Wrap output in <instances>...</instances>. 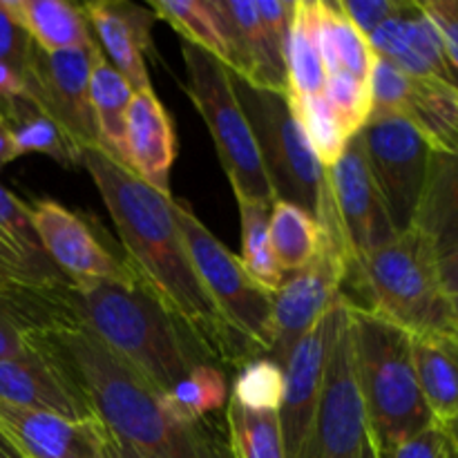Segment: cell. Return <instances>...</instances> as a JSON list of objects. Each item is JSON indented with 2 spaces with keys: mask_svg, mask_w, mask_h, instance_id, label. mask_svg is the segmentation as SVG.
<instances>
[{
  "mask_svg": "<svg viewBox=\"0 0 458 458\" xmlns=\"http://www.w3.org/2000/svg\"><path fill=\"white\" fill-rule=\"evenodd\" d=\"M81 165L101 192L130 267L204 344L215 365L224 371L240 369L249 360L264 358L222 316L201 284L174 217L173 197L161 195L98 148L81 150Z\"/></svg>",
  "mask_w": 458,
  "mask_h": 458,
  "instance_id": "1",
  "label": "cell"
},
{
  "mask_svg": "<svg viewBox=\"0 0 458 458\" xmlns=\"http://www.w3.org/2000/svg\"><path fill=\"white\" fill-rule=\"evenodd\" d=\"M70 365L94 403L97 416L116 438L146 458H233L228 438L206 420H186L85 327L34 335Z\"/></svg>",
  "mask_w": 458,
  "mask_h": 458,
  "instance_id": "2",
  "label": "cell"
},
{
  "mask_svg": "<svg viewBox=\"0 0 458 458\" xmlns=\"http://www.w3.org/2000/svg\"><path fill=\"white\" fill-rule=\"evenodd\" d=\"M81 327L168 394L201 365H215L204 344L137 276L132 284L72 286Z\"/></svg>",
  "mask_w": 458,
  "mask_h": 458,
  "instance_id": "3",
  "label": "cell"
},
{
  "mask_svg": "<svg viewBox=\"0 0 458 458\" xmlns=\"http://www.w3.org/2000/svg\"><path fill=\"white\" fill-rule=\"evenodd\" d=\"M349 327L367 428L380 450L437 423L416 378L411 334L365 309H349Z\"/></svg>",
  "mask_w": 458,
  "mask_h": 458,
  "instance_id": "4",
  "label": "cell"
},
{
  "mask_svg": "<svg viewBox=\"0 0 458 458\" xmlns=\"http://www.w3.org/2000/svg\"><path fill=\"white\" fill-rule=\"evenodd\" d=\"M349 284L362 298L358 309L387 318L407 334H456L438 255L419 228L401 233L360 262H352L344 286Z\"/></svg>",
  "mask_w": 458,
  "mask_h": 458,
  "instance_id": "5",
  "label": "cell"
},
{
  "mask_svg": "<svg viewBox=\"0 0 458 458\" xmlns=\"http://www.w3.org/2000/svg\"><path fill=\"white\" fill-rule=\"evenodd\" d=\"M186 92L208 125L222 168L237 199L273 208L276 192L264 173L253 130L231 81V70L204 49L182 40Z\"/></svg>",
  "mask_w": 458,
  "mask_h": 458,
  "instance_id": "6",
  "label": "cell"
},
{
  "mask_svg": "<svg viewBox=\"0 0 458 458\" xmlns=\"http://www.w3.org/2000/svg\"><path fill=\"white\" fill-rule=\"evenodd\" d=\"M231 81L253 130L276 199L300 206L316 217L329 182L291 110L289 97L255 88L233 72Z\"/></svg>",
  "mask_w": 458,
  "mask_h": 458,
  "instance_id": "7",
  "label": "cell"
},
{
  "mask_svg": "<svg viewBox=\"0 0 458 458\" xmlns=\"http://www.w3.org/2000/svg\"><path fill=\"white\" fill-rule=\"evenodd\" d=\"M316 219L320 224L318 255L307 268L286 276L282 289L273 295V347L267 358L282 369L295 344L340 300L353 259L329 186Z\"/></svg>",
  "mask_w": 458,
  "mask_h": 458,
  "instance_id": "8",
  "label": "cell"
},
{
  "mask_svg": "<svg viewBox=\"0 0 458 458\" xmlns=\"http://www.w3.org/2000/svg\"><path fill=\"white\" fill-rule=\"evenodd\" d=\"M195 271L222 316L267 358L273 347V293L255 284L233 255L186 204L173 199Z\"/></svg>",
  "mask_w": 458,
  "mask_h": 458,
  "instance_id": "9",
  "label": "cell"
},
{
  "mask_svg": "<svg viewBox=\"0 0 458 458\" xmlns=\"http://www.w3.org/2000/svg\"><path fill=\"white\" fill-rule=\"evenodd\" d=\"M358 134L389 222L401 235L414 226L432 148L403 116L369 119Z\"/></svg>",
  "mask_w": 458,
  "mask_h": 458,
  "instance_id": "10",
  "label": "cell"
},
{
  "mask_svg": "<svg viewBox=\"0 0 458 458\" xmlns=\"http://www.w3.org/2000/svg\"><path fill=\"white\" fill-rule=\"evenodd\" d=\"M98 49L97 43L49 54L34 45L25 70V98L56 121L79 150L101 148L89 101V74Z\"/></svg>",
  "mask_w": 458,
  "mask_h": 458,
  "instance_id": "11",
  "label": "cell"
},
{
  "mask_svg": "<svg viewBox=\"0 0 458 458\" xmlns=\"http://www.w3.org/2000/svg\"><path fill=\"white\" fill-rule=\"evenodd\" d=\"M367 414L356 383L349 316L329 353L316 416L295 458H358Z\"/></svg>",
  "mask_w": 458,
  "mask_h": 458,
  "instance_id": "12",
  "label": "cell"
},
{
  "mask_svg": "<svg viewBox=\"0 0 458 458\" xmlns=\"http://www.w3.org/2000/svg\"><path fill=\"white\" fill-rule=\"evenodd\" d=\"M31 222L40 237L45 253L65 280L74 286L94 282L132 284L137 271L125 258H116L81 215L72 213L56 201H36Z\"/></svg>",
  "mask_w": 458,
  "mask_h": 458,
  "instance_id": "13",
  "label": "cell"
},
{
  "mask_svg": "<svg viewBox=\"0 0 458 458\" xmlns=\"http://www.w3.org/2000/svg\"><path fill=\"white\" fill-rule=\"evenodd\" d=\"M27 344V356L0 358V401L74 420L94 419L92 398L70 365L40 338H30Z\"/></svg>",
  "mask_w": 458,
  "mask_h": 458,
  "instance_id": "14",
  "label": "cell"
},
{
  "mask_svg": "<svg viewBox=\"0 0 458 458\" xmlns=\"http://www.w3.org/2000/svg\"><path fill=\"white\" fill-rule=\"evenodd\" d=\"M349 316L343 298L320 318L316 327L300 340L284 362V398L280 407V425L286 458H295L316 416L325 387L327 362L335 338Z\"/></svg>",
  "mask_w": 458,
  "mask_h": 458,
  "instance_id": "15",
  "label": "cell"
},
{
  "mask_svg": "<svg viewBox=\"0 0 458 458\" xmlns=\"http://www.w3.org/2000/svg\"><path fill=\"white\" fill-rule=\"evenodd\" d=\"M327 179H329L340 226L352 250V262H360L371 250L380 249L396 237L374 174L367 164L360 134L349 141L338 164L327 170Z\"/></svg>",
  "mask_w": 458,
  "mask_h": 458,
  "instance_id": "16",
  "label": "cell"
},
{
  "mask_svg": "<svg viewBox=\"0 0 458 458\" xmlns=\"http://www.w3.org/2000/svg\"><path fill=\"white\" fill-rule=\"evenodd\" d=\"M0 432L21 458H112V434L98 416L74 420L0 401Z\"/></svg>",
  "mask_w": 458,
  "mask_h": 458,
  "instance_id": "17",
  "label": "cell"
},
{
  "mask_svg": "<svg viewBox=\"0 0 458 458\" xmlns=\"http://www.w3.org/2000/svg\"><path fill=\"white\" fill-rule=\"evenodd\" d=\"M369 45L411 79L437 81L458 92V72L420 3L405 0L401 12L369 36Z\"/></svg>",
  "mask_w": 458,
  "mask_h": 458,
  "instance_id": "18",
  "label": "cell"
},
{
  "mask_svg": "<svg viewBox=\"0 0 458 458\" xmlns=\"http://www.w3.org/2000/svg\"><path fill=\"white\" fill-rule=\"evenodd\" d=\"M98 47L128 81L132 92L152 89L146 54L152 52V25L159 18L150 7L130 0H97L81 4Z\"/></svg>",
  "mask_w": 458,
  "mask_h": 458,
  "instance_id": "19",
  "label": "cell"
},
{
  "mask_svg": "<svg viewBox=\"0 0 458 458\" xmlns=\"http://www.w3.org/2000/svg\"><path fill=\"white\" fill-rule=\"evenodd\" d=\"M228 49L226 67L246 83L289 94L286 63L273 49L255 0H208Z\"/></svg>",
  "mask_w": 458,
  "mask_h": 458,
  "instance_id": "20",
  "label": "cell"
},
{
  "mask_svg": "<svg viewBox=\"0 0 458 458\" xmlns=\"http://www.w3.org/2000/svg\"><path fill=\"white\" fill-rule=\"evenodd\" d=\"M128 155L137 177L170 195V170L177 157L173 119L152 89L132 92L128 106Z\"/></svg>",
  "mask_w": 458,
  "mask_h": 458,
  "instance_id": "21",
  "label": "cell"
},
{
  "mask_svg": "<svg viewBox=\"0 0 458 458\" xmlns=\"http://www.w3.org/2000/svg\"><path fill=\"white\" fill-rule=\"evenodd\" d=\"M0 7L43 52H65L97 45L81 4L63 0H0Z\"/></svg>",
  "mask_w": 458,
  "mask_h": 458,
  "instance_id": "22",
  "label": "cell"
},
{
  "mask_svg": "<svg viewBox=\"0 0 458 458\" xmlns=\"http://www.w3.org/2000/svg\"><path fill=\"white\" fill-rule=\"evenodd\" d=\"M132 98V88L116 72L98 49L92 61L89 74V101H92L94 121L98 130V150L106 152L121 168L134 173L128 155V106Z\"/></svg>",
  "mask_w": 458,
  "mask_h": 458,
  "instance_id": "23",
  "label": "cell"
},
{
  "mask_svg": "<svg viewBox=\"0 0 458 458\" xmlns=\"http://www.w3.org/2000/svg\"><path fill=\"white\" fill-rule=\"evenodd\" d=\"M416 378L437 423L458 414V334L411 335Z\"/></svg>",
  "mask_w": 458,
  "mask_h": 458,
  "instance_id": "24",
  "label": "cell"
},
{
  "mask_svg": "<svg viewBox=\"0 0 458 458\" xmlns=\"http://www.w3.org/2000/svg\"><path fill=\"white\" fill-rule=\"evenodd\" d=\"M445 255L458 242V152H434L414 226Z\"/></svg>",
  "mask_w": 458,
  "mask_h": 458,
  "instance_id": "25",
  "label": "cell"
},
{
  "mask_svg": "<svg viewBox=\"0 0 458 458\" xmlns=\"http://www.w3.org/2000/svg\"><path fill=\"white\" fill-rule=\"evenodd\" d=\"M398 116L410 121L434 152H458V92L437 81L411 79Z\"/></svg>",
  "mask_w": 458,
  "mask_h": 458,
  "instance_id": "26",
  "label": "cell"
},
{
  "mask_svg": "<svg viewBox=\"0 0 458 458\" xmlns=\"http://www.w3.org/2000/svg\"><path fill=\"white\" fill-rule=\"evenodd\" d=\"M318 38L327 76L347 72L353 79L369 83L374 49L369 38L353 25L340 7V0H316Z\"/></svg>",
  "mask_w": 458,
  "mask_h": 458,
  "instance_id": "27",
  "label": "cell"
},
{
  "mask_svg": "<svg viewBox=\"0 0 458 458\" xmlns=\"http://www.w3.org/2000/svg\"><path fill=\"white\" fill-rule=\"evenodd\" d=\"M0 114H3L21 155L40 152L63 168L81 165V150L76 148V143L58 128L56 121L49 119L43 110H38L25 97L0 106Z\"/></svg>",
  "mask_w": 458,
  "mask_h": 458,
  "instance_id": "28",
  "label": "cell"
},
{
  "mask_svg": "<svg viewBox=\"0 0 458 458\" xmlns=\"http://www.w3.org/2000/svg\"><path fill=\"white\" fill-rule=\"evenodd\" d=\"M286 74L289 97H316L325 92L327 70L318 38L316 0H295L286 43Z\"/></svg>",
  "mask_w": 458,
  "mask_h": 458,
  "instance_id": "29",
  "label": "cell"
},
{
  "mask_svg": "<svg viewBox=\"0 0 458 458\" xmlns=\"http://www.w3.org/2000/svg\"><path fill=\"white\" fill-rule=\"evenodd\" d=\"M273 253L284 276L302 271L320 249V224L300 206L289 201H276L268 217Z\"/></svg>",
  "mask_w": 458,
  "mask_h": 458,
  "instance_id": "30",
  "label": "cell"
},
{
  "mask_svg": "<svg viewBox=\"0 0 458 458\" xmlns=\"http://www.w3.org/2000/svg\"><path fill=\"white\" fill-rule=\"evenodd\" d=\"M242 217V255L240 262L250 280L264 291L276 295L284 284L286 276L277 264L268 235V217L271 208L259 201L237 199Z\"/></svg>",
  "mask_w": 458,
  "mask_h": 458,
  "instance_id": "31",
  "label": "cell"
},
{
  "mask_svg": "<svg viewBox=\"0 0 458 458\" xmlns=\"http://www.w3.org/2000/svg\"><path fill=\"white\" fill-rule=\"evenodd\" d=\"M0 242L9 246L31 273L43 282H70L61 276L45 253L31 222V206L18 199L0 183Z\"/></svg>",
  "mask_w": 458,
  "mask_h": 458,
  "instance_id": "32",
  "label": "cell"
},
{
  "mask_svg": "<svg viewBox=\"0 0 458 458\" xmlns=\"http://www.w3.org/2000/svg\"><path fill=\"white\" fill-rule=\"evenodd\" d=\"M224 411L233 458H286L277 411L246 410L233 398Z\"/></svg>",
  "mask_w": 458,
  "mask_h": 458,
  "instance_id": "33",
  "label": "cell"
},
{
  "mask_svg": "<svg viewBox=\"0 0 458 458\" xmlns=\"http://www.w3.org/2000/svg\"><path fill=\"white\" fill-rule=\"evenodd\" d=\"M289 103L313 155L318 157L322 168L329 170L344 155L352 137L343 128L335 112L331 110L325 92L316 97H289Z\"/></svg>",
  "mask_w": 458,
  "mask_h": 458,
  "instance_id": "34",
  "label": "cell"
},
{
  "mask_svg": "<svg viewBox=\"0 0 458 458\" xmlns=\"http://www.w3.org/2000/svg\"><path fill=\"white\" fill-rule=\"evenodd\" d=\"M148 7L159 21L174 27L182 34V40L204 49L226 65L228 49L208 0H150Z\"/></svg>",
  "mask_w": 458,
  "mask_h": 458,
  "instance_id": "35",
  "label": "cell"
},
{
  "mask_svg": "<svg viewBox=\"0 0 458 458\" xmlns=\"http://www.w3.org/2000/svg\"><path fill=\"white\" fill-rule=\"evenodd\" d=\"M170 410L186 420H206L215 411L226 410L231 401L226 371L217 365H201L192 369L173 392L164 394Z\"/></svg>",
  "mask_w": 458,
  "mask_h": 458,
  "instance_id": "36",
  "label": "cell"
},
{
  "mask_svg": "<svg viewBox=\"0 0 458 458\" xmlns=\"http://www.w3.org/2000/svg\"><path fill=\"white\" fill-rule=\"evenodd\" d=\"M233 401L253 411H280L284 398V369L271 358H255L237 369Z\"/></svg>",
  "mask_w": 458,
  "mask_h": 458,
  "instance_id": "37",
  "label": "cell"
},
{
  "mask_svg": "<svg viewBox=\"0 0 458 458\" xmlns=\"http://www.w3.org/2000/svg\"><path fill=\"white\" fill-rule=\"evenodd\" d=\"M325 97L349 137H356L371 116L369 83L353 79L347 72H338V74L327 76Z\"/></svg>",
  "mask_w": 458,
  "mask_h": 458,
  "instance_id": "38",
  "label": "cell"
},
{
  "mask_svg": "<svg viewBox=\"0 0 458 458\" xmlns=\"http://www.w3.org/2000/svg\"><path fill=\"white\" fill-rule=\"evenodd\" d=\"M380 450V447H378ZM380 458H456L443 425L434 423L423 432L380 450Z\"/></svg>",
  "mask_w": 458,
  "mask_h": 458,
  "instance_id": "39",
  "label": "cell"
},
{
  "mask_svg": "<svg viewBox=\"0 0 458 458\" xmlns=\"http://www.w3.org/2000/svg\"><path fill=\"white\" fill-rule=\"evenodd\" d=\"M255 9L273 49L286 63V43H289L291 22H293L295 0H255Z\"/></svg>",
  "mask_w": 458,
  "mask_h": 458,
  "instance_id": "40",
  "label": "cell"
},
{
  "mask_svg": "<svg viewBox=\"0 0 458 458\" xmlns=\"http://www.w3.org/2000/svg\"><path fill=\"white\" fill-rule=\"evenodd\" d=\"M405 0H340V7L349 21L369 38L383 22L396 16Z\"/></svg>",
  "mask_w": 458,
  "mask_h": 458,
  "instance_id": "41",
  "label": "cell"
},
{
  "mask_svg": "<svg viewBox=\"0 0 458 458\" xmlns=\"http://www.w3.org/2000/svg\"><path fill=\"white\" fill-rule=\"evenodd\" d=\"M420 7L437 27L447 58L458 72V0H423Z\"/></svg>",
  "mask_w": 458,
  "mask_h": 458,
  "instance_id": "42",
  "label": "cell"
},
{
  "mask_svg": "<svg viewBox=\"0 0 458 458\" xmlns=\"http://www.w3.org/2000/svg\"><path fill=\"white\" fill-rule=\"evenodd\" d=\"M31 49H34V43H31L30 36L0 7V61L12 63V65L21 67L25 72Z\"/></svg>",
  "mask_w": 458,
  "mask_h": 458,
  "instance_id": "43",
  "label": "cell"
},
{
  "mask_svg": "<svg viewBox=\"0 0 458 458\" xmlns=\"http://www.w3.org/2000/svg\"><path fill=\"white\" fill-rule=\"evenodd\" d=\"M25 97V72L7 61H0V106Z\"/></svg>",
  "mask_w": 458,
  "mask_h": 458,
  "instance_id": "44",
  "label": "cell"
},
{
  "mask_svg": "<svg viewBox=\"0 0 458 458\" xmlns=\"http://www.w3.org/2000/svg\"><path fill=\"white\" fill-rule=\"evenodd\" d=\"M30 352L31 349L27 340L0 316V358H21Z\"/></svg>",
  "mask_w": 458,
  "mask_h": 458,
  "instance_id": "45",
  "label": "cell"
},
{
  "mask_svg": "<svg viewBox=\"0 0 458 458\" xmlns=\"http://www.w3.org/2000/svg\"><path fill=\"white\" fill-rule=\"evenodd\" d=\"M438 273H441L443 289L447 295L458 291V242L447 250L445 255L438 258Z\"/></svg>",
  "mask_w": 458,
  "mask_h": 458,
  "instance_id": "46",
  "label": "cell"
},
{
  "mask_svg": "<svg viewBox=\"0 0 458 458\" xmlns=\"http://www.w3.org/2000/svg\"><path fill=\"white\" fill-rule=\"evenodd\" d=\"M0 273H9V276H18L25 277V280H34V282H43L34 276V273L27 268V264L9 249L4 242H0Z\"/></svg>",
  "mask_w": 458,
  "mask_h": 458,
  "instance_id": "47",
  "label": "cell"
},
{
  "mask_svg": "<svg viewBox=\"0 0 458 458\" xmlns=\"http://www.w3.org/2000/svg\"><path fill=\"white\" fill-rule=\"evenodd\" d=\"M21 152H18L16 141H13L12 132H9L7 123H4L3 114H0V168L7 164H12L13 159H18Z\"/></svg>",
  "mask_w": 458,
  "mask_h": 458,
  "instance_id": "48",
  "label": "cell"
},
{
  "mask_svg": "<svg viewBox=\"0 0 458 458\" xmlns=\"http://www.w3.org/2000/svg\"><path fill=\"white\" fill-rule=\"evenodd\" d=\"M110 454H112V458H146V456L139 454V452L134 450L132 445H128V443H125V441L116 438L114 434H112V450H110Z\"/></svg>",
  "mask_w": 458,
  "mask_h": 458,
  "instance_id": "49",
  "label": "cell"
},
{
  "mask_svg": "<svg viewBox=\"0 0 458 458\" xmlns=\"http://www.w3.org/2000/svg\"><path fill=\"white\" fill-rule=\"evenodd\" d=\"M358 458H380L378 443H376L374 434L369 432V428H367L365 438H362V445H360V452H358Z\"/></svg>",
  "mask_w": 458,
  "mask_h": 458,
  "instance_id": "50",
  "label": "cell"
},
{
  "mask_svg": "<svg viewBox=\"0 0 458 458\" xmlns=\"http://www.w3.org/2000/svg\"><path fill=\"white\" fill-rule=\"evenodd\" d=\"M443 429H445L447 438H450V443H452V450H454V456L458 458V414L454 416V419L447 420V423H443Z\"/></svg>",
  "mask_w": 458,
  "mask_h": 458,
  "instance_id": "51",
  "label": "cell"
},
{
  "mask_svg": "<svg viewBox=\"0 0 458 458\" xmlns=\"http://www.w3.org/2000/svg\"><path fill=\"white\" fill-rule=\"evenodd\" d=\"M0 458H21V454H18L16 450H13L12 443L4 438V434L0 432Z\"/></svg>",
  "mask_w": 458,
  "mask_h": 458,
  "instance_id": "52",
  "label": "cell"
},
{
  "mask_svg": "<svg viewBox=\"0 0 458 458\" xmlns=\"http://www.w3.org/2000/svg\"><path fill=\"white\" fill-rule=\"evenodd\" d=\"M450 311H452V325H454V331L458 334V291L450 295Z\"/></svg>",
  "mask_w": 458,
  "mask_h": 458,
  "instance_id": "53",
  "label": "cell"
}]
</instances>
